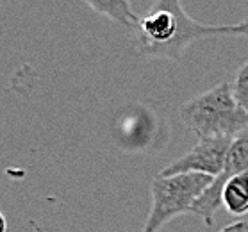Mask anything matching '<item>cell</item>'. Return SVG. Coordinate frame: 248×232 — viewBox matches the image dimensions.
I'll return each instance as SVG.
<instances>
[{"label": "cell", "mask_w": 248, "mask_h": 232, "mask_svg": "<svg viewBox=\"0 0 248 232\" xmlns=\"http://www.w3.org/2000/svg\"><path fill=\"white\" fill-rule=\"evenodd\" d=\"M136 48L141 56L181 61L187 46L209 36H223L221 25H203L193 20L181 0H155L134 25Z\"/></svg>", "instance_id": "obj_1"}, {"label": "cell", "mask_w": 248, "mask_h": 232, "mask_svg": "<svg viewBox=\"0 0 248 232\" xmlns=\"http://www.w3.org/2000/svg\"><path fill=\"white\" fill-rule=\"evenodd\" d=\"M181 118L198 139L236 138L248 127V113L237 104L229 80L187 100L181 108Z\"/></svg>", "instance_id": "obj_2"}, {"label": "cell", "mask_w": 248, "mask_h": 232, "mask_svg": "<svg viewBox=\"0 0 248 232\" xmlns=\"http://www.w3.org/2000/svg\"><path fill=\"white\" fill-rule=\"evenodd\" d=\"M215 177L205 173H179V175H155L150 182L152 207L147 216L143 232H159L171 218L186 215Z\"/></svg>", "instance_id": "obj_3"}, {"label": "cell", "mask_w": 248, "mask_h": 232, "mask_svg": "<svg viewBox=\"0 0 248 232\" xmlns=\"http://www.w3.org/2000/svg\"><path fill=\"white\" fill-rule=\"evenodd\" d=\"M241 173H248V127L232 139L223 171L213 179L207 189L193 204L189 213L200 216L207 225H211L215 221L216 211L221 207V191H223L225 182L232 177L241 175Z\"/></svg>", "instance_id": "obj_4"}, {"label": "cell", "mask_w": 248, "mask_h": 232, "mask_svg": "<svg viewBox=\"0 0 248 232\" xmlns=\"http://www.w3.org/2000/svg\"><path fill=\"white\" fill-rule=\"evenodd\" d=\"M232 139L234 138L227 136L202 138L189 152L170 163L159 175L170 177L179 173H205L211 177H218L223 171Z\"/></svg>", "instance_id": "obj_5"}, {"label": "cell", "mask_w": 248, "mask_h": 232, "mask_svg": "<svg viewBox=\"0 0 248 232\" xmlns=\"http://www.w3.org/2000/svg\"><path fill=\"white\" fill-rule=\"evenodd\" d=\"M221 205L231 215L243 216L248 213V173L229 179L221 191Z\"/></svg>", "instance_id": "obj_6"}, {"label": "cell", "mask_w": 248, "mask_h": 232, "mask_svg": "<svg viewBox=\"0 0 248 232\" xmlns=\"http://www.w3.org/2000/svg\"><path fill=\"white\" fill-rule=\"evenodd\" d=\"M86 4L95 13H100L104 16L111 18L113 22L129 29H134L140 18L132 11L130 0H86Z\"/></svg>", "instance_id": "obj_7"}, {"label": "cell", "mask_w": 248, "mask_h": 232, "mask_svg": "<svg viewBox=\"0 0 248 232\" xmlns=\"http://www.w3.org/2000/svg\"><path fill=\"white\" fill-rule=\"evenodd\" d=\"M232 91H234L237 104L248 113V59L241 68L237 70L236 79L232 82Z\"/></svg>", "instance_id": "obj_8"}, {"label": "cell", "mask_w": 248, "mask_h": 232, "mask_svg": "<svg viewBox=\"0 0 248 232\" xmlns=\"http://www.w3.org/2000/svg\"><path fill=\"white\" fill-rule=\"evenodd\" d=\"M221 34L245 36V38H248V18H245L237 25H221Z\"/></svg>", "instance_id": "obj_9"}, {"label": "cell", "mask_w": 248, "mask_h": 232, "mask_svg": "<svg viewBox=\"0 0 248 232\" xmlns=\"http://www.w3.org/2000/svg\"><path fill=\"white\" fill-rule=\"evenodd\" d=\"M218 232H248V221L247 220H239L234 221L231 225H227L225 229H221Z\"/></svg>", "instance_id": "obj_10"}, {"label": "cell", "mask_w": 248, "mask_h": 232, "mask_svg": "<svg viewBox=\"0 0 248 232\" xmlns=\"http://www.w3.org/2000/svg\"><path fill=\"white\" fill-rule=\"evenodd\" d=\"M0 232H7V220L2 213H0Z\"/></svg>", "instance_id": "obj_11"}]
</instances>
